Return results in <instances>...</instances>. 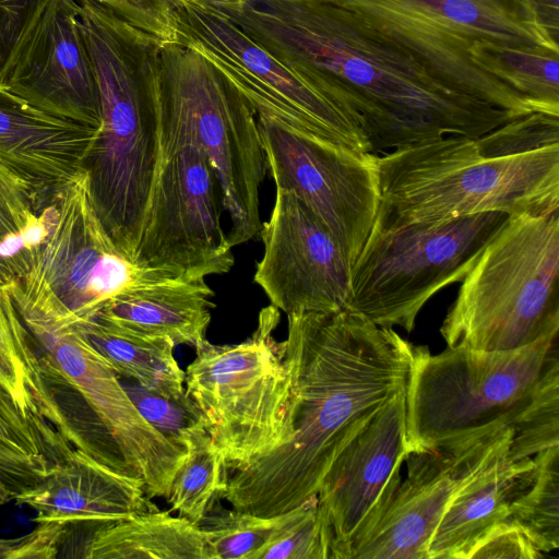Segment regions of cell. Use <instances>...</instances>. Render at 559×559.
I'll list each match as a JSON object with an SVG mask.
<instances>
[{
	"instance_id": "cell-5",
	"label": "cell",
	"mask_w": 559,
	"mask_h": 559,
	"mask_svg": "<svg viewBox=\"0 0 559 559\" xmlns=\"http://www.w3.org/2000/svg\"><path fill=\"white\" fill-rule=\"evenodd\" d=\"M160 129L183 133L204 150L228 213L230 245L254 238L267 169L257 112L216 67L181 43L160 48Z\"/></svg>"
},
{
	"instance_id": "cell-19",
	"label": "cell",
	"mask_w": 559,
	"mask_h": 559,
	"mask_svg": "<svg viewBox=\"0 0 559 559\" xmlns=\"http://www.w3.org/2000/svg\"><path fill=\"white\" fill-rule=\"evenodd\" d=\"M79 14V0H52L2 87L44 112L99 129L98 91Z\"/></svg>"
},
{
	"instance_id": "cell-15",
	"label": "cell",
	"mask_w": 559,
	"mask_h": 559,
	"mask_svg": "<svg viewBox=\"0 0 559 559\" xmlns=\"http://www.w3.org/2000/svg\"><path fill=\"white\" fill-rule=\"evenodd\" d=\"M50 374L74 389L115 441L130 473L150 498L166 497L187 450L151 426L119 376L91 345L76 323L20 314Z\"/></svg>"
},
{
	"instance_id": "cell-30",
	"label": "cell",
	"mask_w": 559,
	"mask_h": 559,
	"mask_svg": "<svg viewBox=\"0 0 559 559\" xmlns=\"http://www.w3.org/2000/svg\"><path fill=\"white\" fill-rule=\"evenodd\" d=\"M317 496L299 507L276 515H258L240 510H224L201 523L212 559H259L309 509Z\"/></svg>"
},
{
	"instance_id": "cell-24",
	"label": "cell",
	"mask_w": 559,
	"mask_h": 559,
	"mask_svg": "<svg viewBox=\"0 0 559 559\" xmlns=\"http://www.w3.org/2000/svg\"><path fill=\"white\" fill-rule=\"evenodd\" d=\"M213 296L205 277L181 276L126 292L95 317L142 335L168 338L175 346L195 348L206 340Z\"/></svg>"
},
{
	"instance_id": "cell-10",
	"label": "cell",
	"mask_w": 559,
	"mask_h": 559,
	"mask_svg": "<svg viewBox=\"0 0 559 559\" xmlns=\"http://www.w3.org/2000/svg\"><path fill=\"white\" fill-rule=\"evenodd\" d=\"M333 1L408 50L454 88L519 117L544 112L469 57L476 43L547 47L515 0Z\"/></svg>"
},
{
	"instance_id": "cell-18",
	"label": "cell",
	"mask_w": 559,
	"mask_h": 559,
	"mask_svg": "<svg viewBox=\"0 0 559 559\" xmlns=\"http://www.w3.org/2000/svg\"><path fill=\"white\" fill-rule=\"evenodd\" d=\"M260 236L254 282L287 316L347 307L350 264L321 219L294 192L276 188Z\"/></svg>"
},
{
	"instance_id": "cell-14",
	"label": "cell",
	"mask_w": 559,
	"mask_h": 559,
	"mask_svg": "<svg viewBox=\"0 0 559 559\" xmlns=\"http://www.w3.org/2000/svg\"><path fill=\"white\" fill-rule=\"evenodd\" d=\"M276 188L294 192L329 228L352 265L380 205L377 154L357 153L276 119L257 115Z\"/></svg>"
},
{
	"instance_id": "cell-2",
	"label": "cell",
	"mask_w": 559,
	"mask_h": 559,
	"mask_svg": "<svg viewBox=\"0 0 559 559\" xmlns=\"http://www.w3.org/2000/svg\"><path fill=\"white\" fill-rule=\"evenodd\" d=\"M289 439L233 471L223 499L236 510L276 515L317 496L343 448L407 388L428 349L342 308L287 316Z\"/></svg>"
},
{
	"instance_id": "cell-29",
	"label": "cell",
	"mask_w": 559,
	"mask_h": 559,
	"mask_svg": "<svg viewBox=\"0 0 559 559\" xmlns=\"http://www.w3.org/2000/svg\"><path fill=\"white\" fill-rule=\"evenodd\" d=\"M225 456L207 431L195 435L177 469L166 500L171 511L201 525L228 484Z\"/></svg>"
},
{
	"instance_id": "cell-20",
	"label": "cell",
	"mask_w": 559,
	"mask_h": 559,
	"mask_svg": "<svg viewBox=\"0 0 559 559\" xmlns=\"http://www.w3.org/2000/svg\"><path fill=\"white\" fill-rule=\"evenodd\" d=\"M14 501L35 510L36 523L62 526L67 537L158 509L140 478L104 464L85 451L53 466L40 483L17 493Z\"/></svg>"
},
{
	"instance_id": "cell-41",
	"label": "cell",
	"mask_w": 559,
	"mask_h": 559,
	"mask_svg": "<svg viewBox=\"0 0 559 559\" xmlns=\"http://www.w3.org/2000/svg\"><path fill=\"white\" fill-rule=\"evenodd\" d=\"M20 542L16 538H0V559H13L14 551Z\"/></svg>"
},
{
	"instance_id": "cell-40",
	"label": "cell",
	"mask_w": 559,
	"mask_h": 559,
	"mask_svg": "<svg viewBox=\"0 0 559 559\" xmlns=\"http://www.w3.org/2000/svg\"><path fill=\"white\" fill-rule=\"evenodd\" d=\"M175 7L192 4L201 8H212L226 14L239 13L248 0H171Z\"/></svg>"
},
{
	"instance_id": "cell-25",
	"label": "cell",
	"mask_w": 559,
	"mask_h": 559,
	"mask_svg": "<svg viewBox=\"0 0 559 559\" xmlns=\"http://www.w3.org/2000/svg\"><path fill=\"white\" fill-rule=\"evenodd\" d=\"M84 533L80 558L212 559L201 525L170 511H147Z\"/></svg>"
},
{
	"instance_id": "cell-34",
	"label": "cell",
	"mask_w": 559,
	"mask_h": 559,
	"mask_svg": "<svg viewBox=\"0 0 559 559\" xmlns=\"http://www.w3.org/2000/svg\"><path fill=\"white\" fill-rule=\"evenodd\" d=\"M122 384L146 421L178 448L187 450L195 435L206 431L198 407L186 391L180 397H169L136 382Z\"/></svg>"
},
{
	"instance_id": "cell-37",
	"label": "cell",
	"mask_w": 559,
	"mask_h": 559,
	"mask_svg": "<svg viewBox=\"0 0 559 559\" xmlns=\"http://www.w3.org/2000/svg\"><path fill=\"white\" fill-rule=\"evenodd\" d=\"M111 10L163 45L179 43L176 7L171 0H92Z\"/></svg>"
},
{
	"instance_id": "cell-22",
	"label": "cell",
	"mask_w": 559,
	"mask_h": 559,
	"mask_svg": "<svg viewBox=\"0 0 559 559\" xmlns=\"http://www.w3.org/2000/svg\"><path fill=\"white\" fill-rule=\"evenodd\" d=\"M99 129L44 112L0 86V165L46 195L82 170Z\"/></svg>"
},
{
	"instance_id": "cell-4",
	"label": "cell",
	"mask_w": 559,
	"mask_h": 559,
	"mask_svg": "<svg viewBox=\"0 0 559 559\" xmlns=\"http://www.w3.org/2000/svg\"><path fill=\"white\" fill-rule=\"evenodd\" d=\"M559 210L510 215L461 281L447 347L513 350L559 332Z\"/></svg>"
},
{
	"instance_id": "cell-26",
	"label": "cell",
	"mask_w": 559,
	"mask_h": 559,
	"mask_svg": "<svg viewBox=\"0 0 559 559\" xmlns=\"http://www.w3.org/2000/svg\"><path fill=\"white\" fill-rule=\"evenodd\" d=\"M59 195H46L0 165V288L31 267L59 215Z\"/></svg>"
},
{
	"instance_id": "cell-3",
	"label": "cell",
	"mask_w": 559,
	"mask_h": 559,
	"mask_svg": "<svg viewBox=\"0 0 559 559\" xmlns=\"http://www.w3.org/2000/svg\"><path fill=\"white\" fill-rule=\"evenodd\" d=\"M379 210L405 223L559 210V116L532 112L477 136L377 155Z\"/></svg>"
},
{
	"instance_id": "cell-28",
	"label": "cell",
	"mask_w": 559,
	"mask_h": 559,
	"mask_svg": "<svg viewBox=\"0 0 559 559\" xmlns=\"http://www.w3.org/2000/svg\"><path fill=\"white\" fill-rule=\"evenodd\" d=\"M472 62L501 80L544 112L559 116V51L545 46L476 43Z\"/></svg>"
},
{
	"instance_id": "cell-38",
	"label": "cell",
	"mask_w": 559,
	"mask_h": 559,
	"mask_svg": "<svg viewBox=\"0 0 559 559\" xmlns=\"http://www.w3.org/2000/svg\"><path fill=\"white\" fill-rule=\"evenodd\" d=\"M543 557L544 554L508 518L475 546L469 559H538Z\"/></svg>"
},
{
	"instance_id": "cell-23",
	"label": "cell",
	"mask_w": 559,
	"mask_h": 559,
	"mask_svg": "<svg viewBox=\"0 0 559 559\" xmlns=\"http://www.w3.org/2000/svg\"><path fill=\"white\" fill-rule=\"evenodd\" d=\"M510 442L454 495L430 539L427 559H469L475 546L509 518L513 498L535 469L532 457H510Z\"/></svg>"
},
{
	"instance_id": "cell-13",
	"label": "cell",
	"mask_w": 559,
	"mask_h": 559,
	"mask_svg": "<svg viewBox=\"0 0 559 559\" xmlns=\"http://www.w3.org/2000/svg\"><path fill=\"white\" fill-rule=\"evenodd\" d=\"M179 43L204 56L246 97L257 115L370 153L357 126L329 98L302 81L228 15L192 4L176 8Z\"/></svg>"
},
{
	"instance_id": "cell-16",
	"label": "cell",
	"mask_w": 559,
	"mask_h": 559,
	"mask_svg": "<svg viewBox=\"0 0 559 559\" xmlns=\"http://www.w3.org/2000/svg\"><path fill=\"white\" fill-rule=\"evenodd\" d=\"M406 389L394 395L343 448L317 497L330 559H354L389 509L401 484Z\"/></svg>"
},
{
	"instance_id": "cell-35",
	"label": "cell",
	"mask_w": 559,
	"mask_h": 559,
	"mask_svg": "<svg viewBox=\"0 0 559 559\" xmlns=\"http://www.w3.org/2000/svg\"><path fill=\"white\" fill-rule=\"evenodd\" d=\"M259 559H330L329 536L319 514L318 497L298 521L260 554Z\"/></svg>"
},
{
	"instance_id": "cell-21",
	"label": "cell",
	"mask_w": 559,
	"mask_h": 559,
	"mask_svg": "<svg viewBox=\"0 0 559 559\" xmlns=\"http://www.w3.org/2000/svg\"><path fill=\"white\" fill-rule=\"evenodd\" d=\"M8 290L0 288V412L39 436L62 456L93 453L91 441L73 428L52 393L53 380Z\"/></svg>"
},
{
	"instance_id": "cell-7",
	"label": "cell",
	"mask_w": 559,
	"mask_h": 559,
	"mask_svg": "<svg viewBox=\"0 0 559 559\" xmlns=\"http://www.w3.org/2000/svg\"><path fill=\"white\" fill-rule=\"evenodd\" d=\"M95 79L102 124L82 169L102 226L134 262L160 155V76L122 56L99 64Z\"/></svg>"
},
{
	"instance_id": "cell-12",
	"label": "cell",
	"mask_w": 559,
	"mask_h": 559,
	"mask_svg": "<svg viewBox=\"0 0 559 559\" xmlns=\"http://www.w3.org/2000/svg\"><path fill=\"white\" fill-rule=\"evenodd\" d=\"M218 179L204 150L160 129V155L134 263L178 276L206 277L234 265L221 223Z\"/></svg>"
},
{
	"instance_id": "cell-27",
	"label": "cell",
	"mask_w": 559,
	"mask_h": 559,
	"mask_svg": "<svg viewBox=\"0 0 559 559\" xmlns=\"http://www.w3.org/2000/svg\"><path fill=\"white\" fill-rule=\"evenodd\" d=\"M76 324L119 377L165 396L185 394V371L168 338L142 335L99 317Z\"/></svg>"
},
{
	"instance_id": "cell-32",
	"label": "cell",
	"mask_w": 559,
	"mask_h": 559,
	"mask_svg": "<svg viewBox=\"0 0 559 559\" xmlns=\"http://www.w3.org/2000/svg\"><path fill=\"white\" fill-rule=\"evenodd\" d=\"M510 428L509 455L513 460L531 457L559 444V359L548 367Z\"/></svg>"
},
{
	"instance_id": "cell-9",
	"label": "cell",
	"mask_w": 559,
	"mask_h": 559,
	"mask_svg": "<svg viewBox=\"0 0 559 559\" xmlns=\"http://www.w3.org/2000/svg\"><path fill=\"white\" fill-rule=\"evenodd\" d=\"M278 321V309L270 305L260 312L249 338L234 345L205 340L185 371V391L231 471L264 456L290 436V376L283 342L273 337Z\"/></svg>"
},
{
	"instance_id": "cell-42",
	"label": "cell",
	"mask_w": 559,
	"mask_h": 559,
	"mask_svg": "<svg viewBox=\"0 0 559 559\" xmlns=\"http://www.w3.org/2000/svg\"><path fill=\"white\" fill-rule=\"evenodd\" d=\"M15 492L9 484L8 479L0 471V506H3L15 498Z\"/></svg>"
},
{
	"instance_id": "cell-8",
	"label": "cell",
	"mask_w": 559,
	"mask_h": 559,
	"mask_svg": "<svg viewBox=\"0 0 559 559\" xmlns=\"http://www.w3.org/2000/svg\"><path fill=\"white\" fill-rule=\"evenodd\" d=\"M558 334L513 350L447 347L418 358L406 388L408 453L493 426L511 427L548 367Z\"/></svg>"
},
{
	"instance_id": "cell-36",
	"label": "cell",
	"mask_w": 559,
	"mask_h": 559,
	"mask_svg": "<svg viewBox=\"0 0 559 559\" xmlns=\"http://www.w3.org/2000/svg\"><path fill=\"white\" fill-rule=\"evenodd\" d=\"M52 0H0V86Z\"/></svg>"
},
{
	"instance_id": "cell-43",
	"label": "cell",
	"mask_w": 559,
	"mask_h": 559,
	"mask_svg": "<svg viewBox=\"0 0 559 559\" xmlns=\"http://www.w3.org/2000/svg\"><path fill=\"white\" fill-rule=\"evenodd\" d=\"M286 1H311V0H286ZM319 1H333V0H319Z\"/></svg>"
},
{
	"instance_id": "cell-39",
	"label": "cell",
	"mask_w": 559,
	"mask_h": 559,
	"mask_svg": "<svg viewBox=\"0 0 559 559\" xmlns=\"http://www.w3.org/2000/svg\"><path fill=\"white\" fill-rule=\"evenodd\" d=\"M525 22L547 47L559 51V0H515Z\"/></svg>"
},
{
	"instance_id": "cell-1",
	"label": "cell",
	"mask_w": 559,
	"mask_h": 559,
	"mask_svg": "<svg viewBox=\"0 0 559 559\" xmlns=\"http://www.w3.org/2000/svg\"><path fill=\"white\" fill-rule=\"evenodd\" d=\"M228 15L362 132L369 152L477 136L519 118L469 96L334 1L248 0Z\"/></svg>"
},
{
	"instance_id": "cell-31",
	"label": "cell",
	"mask_w": 559,
	"mask_h": 559,
	"mask_svg": "<svg viewBox=\"0 0 559 559\" xmlns=\"http://www.w3.org/2000/svg\"><path fill=\"white\" fill-rule=\"evenodd\" d=\"M533 460V477L513 498L509 519L544 554L559 547V444Z\"/></svg>"
},
{
	"instance_id": "cell-11",
	"label": "cell",
	"mask_w": 559,
	"mask_h": 559,
	"mask_svg": "<svg viewBox=\"0 0 559 559\" xmlns=\"http://www.w3.org/2000/svg\"><path fill=\"white\" fill-rule=\"evenodd\" d=\"M177 277L119 252L94 211L82 169L61 190L57 222L29 270L8 292L20 314L79 323L126 292Z\"/></svg>"
},
{
	"instance_id": "cell-17",
	"label": "cell",
	"mask_w": 559,
	"mask_h": 559,
	"mask_svg": "<svg viewBox=\"0 0 559 559\" xmlns=\"http://www.w3.org/2000/svg\"><path fill=\"white\" fill-rule=\"evenodd\" d=\"M511 437L510 427L493 425L408 453L406 477L354 559H427L454 495Z\"/></svg>"
},
{
	"instance_id": "cell-33",
	"label": "cell",
	"mask_w": 559,
	"mask_h": 559,
	"mask_svg": "<svg viewBox=\"0 0 559 559\" xmlns=\"http://www.w3.org/2000/svg\"><path fill=\"white\" fill-rule=\"evenodd\" d=\"M63 461L39 436L0 412V469L19 488L37 485Z\"/></svg>"
},
{
	"instance_id": "cell-6",
	"label": "cell",
	"mask_w": 559,
	"mask_h": 559,
	"mask_svg": "<svg viewBox=\"0 0 559 559\" xmlns=\"http://www.w3.org/2000/svg\"><path fill=\"white\" fill-rule=\"evenodd\" d=\"M509 215L485 212L442 223L400 222L378 210L350 267L347 309L411 333L418 313L461 282Z\"/></svg>"
}]
</instances>
